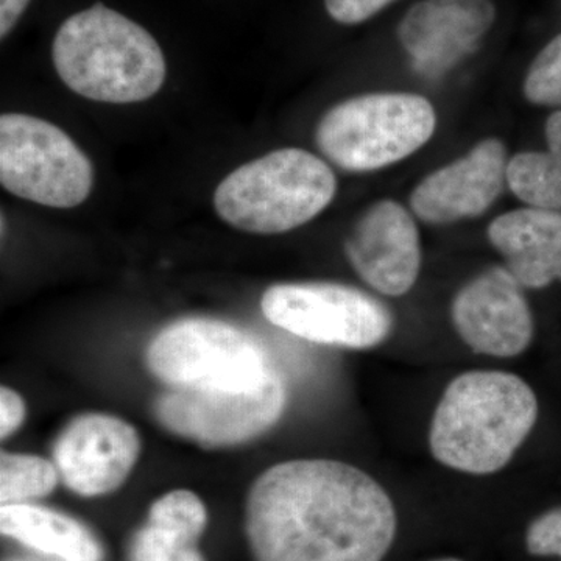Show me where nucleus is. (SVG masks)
I'll return each instance as SVG.
<instances>
[{"mask_svg":"<svg viewBox=\"0 0 561 561\" xmlns=\"http://www.w3.org/2000/svg\"><path fill=\"white\" fill-rule=\"evenodd\" d=\"M245 530L256 561H381L397 535L387 491L337 460L275 465L251 486Z\"/></svg>","mask_w":561,"mask_h":561,"instance_id":"nucleus-1","label":"nucleus"},{"mask_svg":"<svg viewBox=\"0 0 561 561\" xmlns=\"http://www.w3.org/2000/svg\"><path fill=\"white\" fill-rule=\"evenodd\" d=\"M538 400L512 373L478 370L457 376L431 423L432 456L468 474L501 471L529 437Z\"/></svg>","mask_w":561,"mask_h":561,"instance_id":"nucleus-2","label":"nucleus"},{"mask_svg":"<svg viewBox=\"0 0 561 561\" xmlns=\"http://www.w3.org/2000/svg\"><path fill=\"white\" fill-rule=\"evenodd\" d=\"M51 57L66 87L95 102L147 101L168 72L157 39L102 3L62 22Z\"/></svg>","mask_w":561,"mask_h":561,"instance_id":"nucleus-3","label":"nucleus"},{"mask_svg":"<svg viewBox=\"0 0 561 561\" xmlns=\"http://www.w3.org/2000/svg\"><path fill=\"white\" fill-rule=\"evenodd\" d=\"M327 162L301 149H279L241 165L214 192L220 219L254 234H279L308 224L334 198Z\"/></svg>","mask_w":561,"mask_h":561,"instance_id":"nucleus-4","label":"nucleus"},{"mask_svg":"<svg viewBox=\"0 0 561 561\" xmlns=\"http://www.w3.org/2000/svg\"><path fill=\"white\" fill-rule=\"evenodd\" d=\"M434 106L408 92L348 99L321 117L316 140L321 153L348 172H370L408 158L435 131Z\"/></svg>","mask_w":561,"mask_h":561,"instance_id":"nucleus-5","label":"nucleus"},{"mask_svg":"<svg viewBox=\"0 0 561 561\" xmlns=\"http://www.w3.org/2000/svg\"><path fill=\"white\" fill-rule=\"evenodd\" d=\"M147 365L172 389H251L276 371L253 335L214 319L164 328L147 350Z\"/></svg>","mask_w":561,"mask_h":561,"instance_id":"nucleus-6","label":"nucleus"},{"mask_svg":"<svg viewBox=\"0 0 561 561\" xmlns=\"http://www.w3.org/2000/svg\"><path fill=\"white\" fill-rule=\"evenodd\" d=\"M0 183L24 201L76 208L92 191L90 158L57 125L7 113L0 117Z\"/></svg>","mask_w":561,"mask_h":561,"instance_id":"nucleus-7","label":"nucleus"},{"mask_svg":"<svg viewBox=\"0 0 561 561\" xmlns=\"http://www.w3.org/2000/svg\"><path fill=\"white\" fill-rule=\"evenodd\" d=\"M265 319L305 341L346 348H373L390 334L391 313L383 302L337 283H283L261 300Z\"/></svg>","mask_w":561,"mask_h":561,"instance_id":"nucleus-8","label":"nucleus"},{"mask_svg":"<svg viewBox=\"0 0 561 561\" xmlns=\"http://www.w3.org/2000/svg\"><path fill=\"white\" fill-rule=\"evenodd\" d=\"M287 393L278 371L243 390L172 389L158 398L154 415L165 430L205 446L249 442L275 426Z\"/></svg>","mask_w":561,"mask_h":561,"instance_id":"nucleus-9","label":"nucleus"},{"mask_svg":"<svg viewBox=\"0 0 561 561\" xmlns=\"http://www.w3.org/2000/svg\"><path fill=\"white\" fill-rule=\"evenodd\" d=\"M453 321L461 341L485 356H519L534 339L529 302L507 268H490L465 284L453 301Z\"/></svg>","mask_w":561,"mask_h":561,"instance_id":"nucleus-10","label":"nucleus"},{"mask_svg":"<svg viewBox=\"0 0 561 561\" xmlns=\"http://www.w3.org/2000/svg\"><path fill=\"white\" fill-rule=\"evenodd\" d=\"M140 453L138 432L127 421L87 413L70 421L54 448L62 482L81 496L119 489Z\"/></svg>","mask_w":561,"mask_h":561,"instance_id":"nucleus-11","label":"nucleus"},{"mask_svg":"<svg viewBox=\"0 0 561 561\" xmlns=\"http://www.w3.org/2000/svg\"><path fill=\"white\" fill-rule=\"evenodd\" d=\"M494 20L491 0H421L402 18L398 38L415 72L434 79L478 49Z\"/></svg>","mask_w":561,"mask_h":561,"instance_id":"nucleus-12","label":"nucleus"},{"mask_svg":"<svg viewBox=\"0 0 561 561\" xmlns=\"http://www.w3.org/2000/svg\"><path fill=\"white\" fill-rule=\"evenodd\" d=\"M345 253L357 275L389 297L408 294L419 279V230L400 203L382 201L365 210L346 239Z\"/></svg>","mask_w":561,"mask_h":561,"instance_id":"nucleus-13","label":"nucleus"},{"mask_svg":"<svg viewBox=\"0 0 561 561\" xmlns=\"http://www.w3.org/2000/svg\"><path fill=\"white\" fill-rule=\"evenodd\" d=\"M507 164L501 140H482L460 160L421 181L412 192L411 208L431 225L481 216L504 191Z\"/></svg>","mask_w":561,"mask_h":561,"instance_id":"nucleus-14","label":"nucleus"},{"mask_svg":"<svg viewBox=\"0 0 561 561\" xmlns=\"http://www.w3.org/2000/svg\"><path fill=\"white\" fill-rule=\"evenodd\" d=\"M489 239L507 271L526 289L561 280V210L524 208L491 221Z\"/></svg>","mask_w":561,"mask_h":561,"instance_id":"nucleus-15","label":"nucleus"},{"mask_svg":"<svg viewBox=\"0 0 561 561\" xmlns=\"http://www.w3.org/2000/svg\"><path fill=\"white\" fill-rule=\"evenodd\" d=\"M0 530L5 537L62 561L103 560L101 542L83 524L28 502L2 505Z\"/></svg>","mask_w":561,"mask_h":561,"instance_id":"nucleus-16","label":"nucleus"},{"mask_svg":"<svg viewBox=\"0 0 561 561\" xmlns=\"http://www.w3.org/2000/svg\"><path fill=\"white\" fill-rule=\"evenodd\" d=\"M548 151H524L507 164V184L534 208L561 210V111L546 121Z\"/></svg>","mask_w":561,"mask_h":561,"instance_id":"nucleus-17","label":"nucleus"},{"mask_svg":"<svg viewBox=\"0 0 561 561\" xmlns=\"http://www.w3.org/2000/svg\"><path fill=\"white\" fill-rule=\"evenodd\" d=\"M58 472L55 463L25 454L0 456V502L2 505L27 504L28 501L47 496L57 486Z\"/></svg>","mask_w":561,"mask_h":561,"instance_id":"nucleus-18","label":"nucleus"},{"mask_svg":"<svg viewBox=\"0 0 561 561\" xmlns=\"http://www.w3.org/2000/svg\"><path fill=\"white\" fill-rule=\"evenodd\" d=\"M208 523L205 505L197 494L175 490L151 505L149 522L158 529L172 531L186 540L197 541Z\"/></svg>","mask_w":561,"mask_h":561,"instance_id":"nucleus-19","label":"nucleus"},{"mask_svg":"<svg viewBox=\"0 0 561 561\" xmlns=\"http://www.w3.org/2000/svg\"><path fill=\"white\" fill-rule=\"evenodd\" d=\"M524 95L534 105L561 106V35L531 61L524 81Z\"/></svg>","mask_w":561,"mask_h":561,"instance_id":"nucleus-20","label":"nucleus"},{"mask_svg":"<svg viewBox=\"0 0 561 561\" xmlns=\"http://www.w3.org/2000/svg\"><path fill=\"white\" fill-rule=\"evenodd\" d=\"M130 561H205L195 542L147 524L133 537Z\"/></svg>","mask_w":561,"mask_h":561,"instance_id":"nucleus-21","label":"nucleus"},{"mask_svg":"<svg viewBox=\"0 0 561 561\" xmlns=\"http://www.w3.org/2000/svg\"><path fill=\"white\" fill-rule=\"evenodd\" d=\"M526 545L531 556L561 559V507L542 513L530 524Z\"/></svg>","mask_w":561,"mask_h":561,"instance_id":"nucleus-22","label":"nucleus"},{"mask_svg":"<svg viewBox=\"0 0 561 561\" xmlns=\"http://www.w3.org/2000/svg\"><path fill=\"white\" fill-rule=\"evenodd\" d=\"M393 0H324L328 14L339 24L354 25L370 20Z\"/></svg>","mask_w":561,"mask_h":561,"instance_id":"nucleus-23","label":"nucleus"},{"mask_svg":"<svg viewBox=\"0 0 561 561\" xmlns=\"http://www.w3.org/2000/svg\"><path fill=\"white\" fill-rule=\"evenodd\" d=\"M25 408L16 391L2 387L0 390V437L9 438L24 420Z\"/></svg>","mask_w":561,"mask_h":561,"instance_id":"nucleus-24","label":"nucleus"},{"mask_svg":"<svg viewBox=\"0 0 561 561\" xmlns=\"http://www.w3.org/2000/svg\"><path fill=\"white\" fill-rule=\"evenodd\" d=\"M31 0H0V36L5 38L20 21Z\"/></svg>","mask_w":561,"mask_h":561,"instance_id":"nucleus-25","label":"nucleus"},{"mask_svg":"<svg viewBox=\"0 0 561 561\" xmlns=\"http://www.w3.org/2000/svg\"><path fill=\"white\" fill-rule=\"evenodd\" d=\"M437 561H460V560H456V559H445V560H437Z\"/></svg>","mask_w":561,"mask_h":561,"instance_id":"nucleus-26","label":"nucleus"}]
</instances>
